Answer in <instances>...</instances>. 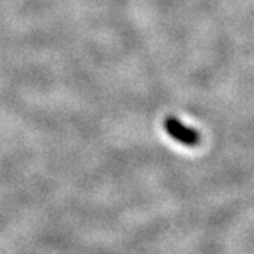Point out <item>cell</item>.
I'll return each mask as SVG.
<instances>
[{"mask_svg":"<svg viewBox=\"0 0 254 254\" xmlns=\"http://www.w3.org/2000/svg\"><path fill=\"white\" fill-rule=\"evenodd\" d=\"M164 130L175 141L188 145V147H195L200 143L199 133L192 127L185 126L181 120H178L177 118L165 119L164 120Z\"/></svg>","mask_w":254,"mask_h":254,"instance_id":"obj_1","label":"cell"}]
</instances>
